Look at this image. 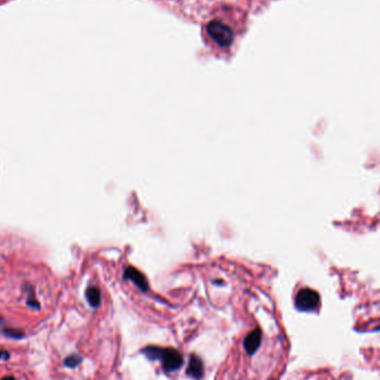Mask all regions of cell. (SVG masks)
I'll use <instances>...</instances> for the list:
<instances>
[{
	"label": "cell",
	"instance_id": "obj_1",
	"mask_svg": "<svg viewBox=\"0 0 380 380\" xmlns=\"http://www.w3.org/2000/svg\"><path fill=\"white\" fill-rule=\"evenodd\" d=\"M207 32L209 37L220 47H229L233 41V32L229 26L219 22L212 20L207 26Z\"/></svg>",
	"mask_w": 380,
	"mask_h": 380
},
{
	"label": "cell",
	"instance_id": "obj_2",
	"mask_svg": "<svg viewBox=\"0 0 380 380\" xmlns=\"http://www.w3.org/2000/svg\"><path fill=\"white\" fill-rule=\"evenodd\" d=\"M320 303V297L310 288L300 289L296 296L295 306L300 312H314Z\"/></svg>",
	"mask_w": 380,
	"mask_h": 380
},
{
	"label": "cell",
	"instance_id": "obj_3",
	"mask_svg": "<svg viewBox=\"0 0 380 380\" xmlns=\"http://www.w3.org/2000/svg\"><path fill=\"white\" fill-rule=\"evenodd\" d=\"M160 361L164 371L169 374V372H174L182 368V366L184 364V358L183 355L177 349L165 348Z\"/></svg>",
	"mask_w": 380,
	"mask_h": 380
},
{
	"label": "cell",
	"instance_id": "obj_4",
	"mask_svg": "<svg viewBox=\"0 0 380 380\" xmlns=\"http://www.w3.org/2000/svg\"><path fill=\"white\" fill-rule=\"evenodd\" d=\"M262 340V331L260 328H256L248 334L244 340V348L249 356H254L259 349Z\"/></svg>",
	"mask_w": 380,
	"mask_h": 380
},
{
	"label": "cell",
	"instance_id": "obj_5",
	"mask_svg": "<svg viewBox=\"0 0 380 380\" xmlns=\"http://www.w3.org/2000/svg\"><path fill=\"white\" fill-rule=\"evenodd\" d=\"M204 372L205 368L203 360L197 355L192 354L189 358L188 367L187 370H186V374L193 380H200L204 377Z\"/></svg>",
	"mask_w": 380,
	"mask_h": 380
},
{
	"label": "cell",
	"instance_id": "obj_6",
	"mask_svg": "<svg viewBox=\"0 0 380 380\" xmlns=\"http://www.w3.org/2000/svg\"><path fill=\"white\" fill-rule=\"evenodd\" d=\"M123 276H125L126 279H129L134 282V284L139 288L140 290H142V292H147L148 290V281L146 279V277L142 275V273H140L138 269L134 268V267H128L126 268L125 270V274H123Z\"/></svg>",
	"mask_w": 380,
	"mask_h": 380
},
{
	"label": "cell",
	"instance_id": "obj_7",
	"mask_svg": "<svg viewBox=\"0 0 380 380\" xmlns=\"http://www.w3.org/2000/svg\"><path fill=\"white\" fill-rule=\"evenodd\" d=\"M86 298H87L89 305H91L93 308H98L100 305V301H101L100 290L95 286L89 287L86 290Z\"/></svg>",
	"mask_w": 380,
	"mask_h": 380
},
{
	"label": "cell",
	"instance_id": "obj_8",
	"mask_svg": "<svg viewBox=\"0 0 380 380\" xmlns=\"http://www.w3.org/2000/svg\"><path fill=\"white\" fill-rule=\"evenodd\" d=\"M164 351L165 348L154 346V345H150V346H146L141 349L142 354L146 356L149 360H160L164 355Z\"/></svg>",
	"mask_w": 380,
	"mask_h": 380
},
{
	"label": "cell",
	"instance_id": "obj_9",
	"mask_svg": "<svg viewBox=\"0 0 380 380\" xmlns=\"http://www.w3.org/2000/svg\"><path fill=\"white\" fill-rule=\"evenodd\" d=\"M3 334L7 338H11V339H23L25 337L24 331L16 328H6L3 330Z\"/></svg>",
	"mask_w": 380,
	"mask_h": 380
},
{
	"label": "cell",
	"instance_id": "obj_10",
	"mask_svg": "<svg viewBox=\"0 0 380 380\" xmlns=\"http://www.w3.org/2000/svg\"><path fill=\"white\" fill-rule=\"evenodd\" d=\"M81 361H82V358L79 355L73 354V355L68 356L65 359L64 364H65L66 367H68V368H76V367H78V366L81 364Z\"/></svg>",
	"mask_w": 380,
	"mask_h": 380
},
{
	"label": "cell",
	"instance_id": "obj_11",
	"mask_svg": "<svg viewBox=\"0 0 380 380\" xmlns=\"http://www.w3.org/2000/svg\"><path fill=\"white\" fill-rule=\"evenodd\" d=\"M9 358H10V355L8 351L0 350V359H3V360H8Z\"/></svg>",
	"mask_w": 380,
	"mask_h": 380
},
{
	"label": "cell",
	"instance_id": "obj_12",
	"mask_svg": "<svg viewBox=\"0 0 380 380\" xmlns=\"http://www.w3.org/2000/svg\"><path fill=\"white\" fill-rule=\"evenodd\" d=\"M0 380H16V379L13 378L12 376H7V377H4L3 379H0Z\"/></svg>",
	"mask_w": 380,
	"mask_h": 380
},
{
	"label": "cell",
	"instance_id": "obj_13",
	"mask_svg": "<svg viewBox=\"0 0 380 380\" xmlns=\"http://www.w3.org/2000/svg\"><path fill=\"white\" fill-rule=\"evenodd\" d=\"M0 320H2V318H0Z\"/></svg>",
	"mask_w": 380,
	"mask_h": 380
}]
</instances>
